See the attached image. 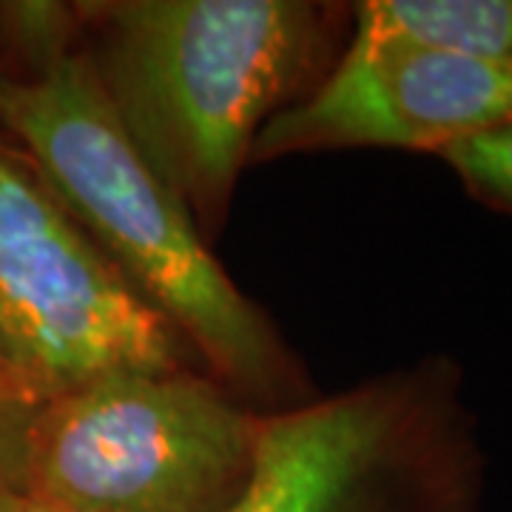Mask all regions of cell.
<instances>
[{"label": "cell", "mask_w": 512, "mask_h": 512, "mask_svg": "<svg viewBox=\"0 0 512 512\" xmlns=\"http://www.w3.org/2000/svg\"><path fill=\"white\" fill-rule=\"evenodd\" d=\"M74 32H80L77 9L69 3L12 0L0 3L3 55L20 57L32 74L49 69L60 57L74 52Z\"/></svg>", "instance_id": "obj_8"}, {"label": "cell", "mask_w": 512, "mask_h": 512, "mask_svg": "<svg viewBox=\"0 0 512 512\" xmlns=\"http://www.w3.org/2000/svg\"><path fill=\"white\" fill-rule=\"evenodd\" d=\"M15 410H26V407H18V404L9 399V393H6V387L0 382V416L3 413H15Z\"/></svg>", "instance_id": "obj_13"}, {"label": "cell", "mask_w": 512, "mask_h": 512, "mask_svg": "<svg viewBox=\"0 0 512 512\" xmlns=\"http://www.w3.org/2000/svg\"><path fill=\"white\" fill-rule=\"evenodd\" d=\"M114 117L197 222L217 231L262 126L325 77L336 12L302 0L74 3Z\"/></svg>", "instance_id": "obj_1"}, {"label": "cell", "mask_w": 512, "mask_h": 512, "mask_svg": "<svg viewBox=\"0 0 512 512\" xmlns=\"http://www.w3.org/2000/svg\"><path fill=\"white\" fill-rule=\"evenodd\" d=\"M23 498H26V495H23ZM23 512H72V510H63V507H55V504H43V501H32V498H26Z\"/></svg>", "instance_id": "obj_12"}, {"label": "cell", "mask_w": 512, "mask_h": 512, "mask_svg": "<svg viewBox=\"0 0 512 512\" xmlns=\"http://www.w3.org/2000/svg\"><path fill=\"white\" fill-rule=\"evenodd\" d=\"M183 336L0 146V382L37 410L128 373L191 370Z\"/></svg>", "instance_id": "obj_5"}, {"label": "cell", "mask_w": 512, "mask_h": 512, "mask_svg": "<svg viewBox=\"0 0 512 512\" xmlns=\"http://www.w3.org/2000/svg\"><path fill=\"white\" fill-rule=\"evenodd\" d=\"M3 74L6 72H3V40H0V77H3Z\"/></svg>", "instance_id": "obj_14"}, {"label": "cell", "mask_w": 512, "mask_h": 512, "mask_svg": "<svg viewBox=\"0 0 512 512\" xmlns=\"http://www.w3.org/2000/svg\"><path fill=\"white\" fill-rule=\"evenodd\" d=\"M0 126L37 177L222 387L279 402L299 373L271 319L208 251L197 222L114 117L86 52L0 77Z\"/></svg>", "instance_id": "obj_2"}, {"label": "cell", "mask_w": 512, "mask_h": 512, "mask_svg": "<svg viewBox=\"0 0 512 512\" xmlns=\"http://www.w3.org/2000/svg\"><path fill=\"white\" fill-rule=\"evenodd\" d=\"M23 504H26V498L18 487L0 484V512H23Z\"/></svg>", "instance_id": "obj_11"}, {"label": "cell", "mask_w": 512, "mask_h": 512, "mask_svg": "<svg viewBox=\"0 0 512 512\" xmlns=\"http://www.w3.org/2000/svg\"><path fill=\"white\" fill-rule=\"evenodd\" d=\"M259 424L194 370L111 376L29 413L20 493L72 512H228Z\"/></svg>", "instance_id": "obj_4"}, {"label": "cell", "mask_w": 512, "mask_h": 512, "mask_svg": "<svg viewBox=\"0 0 512 512\" xmlns=\"http://www.w3.org/2000/svg\"><path fill=\"white\" fill-rule=\"evenodd\" d=\"M353 35L512 66V0H365L353 6Z\"/></svg>", "instance_id": "obj_7"}, {"label": "cell", "mask_w": 512, "mask_h": 512, "mask_svg": "<svg viewBox=\"0 0 512 512\" xmlns=\"http://www.w3.org/2000/svg\"><path fill=\"white\" fill-rule=\"evenodd\" d=\"M481 490L464 370L436 353L262 416L251 478L228 512H478Z\"/></svg>", "instance_id": "obj_3"}, {"label": "cell", "mask_w": 512, "mask_h": 512, "mask_svg": "<svg viewBox=\"0 0 512 512\" xmlns=\"http://www.w3.org/2000/svg\"><path fill=\"white\" fill-rule=\"evenodd\" d=\"M32 410H15L0 416V484L20 490V458H23V430Z\"/></svg>", "instance_id": "obj_10"}, {"label": "cell", "mask_w": 512, "mask_h": 512, "mask_svg": "<svg viewBox=\"0 0 512 512\" xmlns=\"http://www.w3.org/2000/svg\"><path fill=\"white\" fill-rule=\"evenodd\" d=\"M507 120H512L507 63L353 35L311 92L262 126L251 163L342 148L439 154Z\"/></svg>", "instance_id": "obj_6"}, {"label": "cell", "mask_w": 512, "mask_h": 512, "mask_svg": "<svg viewBox=\"0 0 512 512\" xmlns=\"http://www.w3.org/2000/svg\"><path fill=\"white\" fill-rule=\"evenodd\" d=\"M436 157L473 200L512 220V120L441 148Z\"/></svg>", "instance_id": "obj_9"}]
</instances>
